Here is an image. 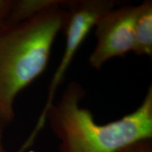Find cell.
<instances>
[{
    "label": "cell",
    "instance_id": "obj_1",
    "mask_svg": "<svg viewBox=\"0 0 152 152\" xmlns=\"http://www.w3.org/2000/svg\"><path fill=\"white\" fill-rule=\"evenodd\" d=\"M86 95L77 81L67 85L61 99L45 114L53 134L59 142L58 152H117L134 142L152 139V87L133 112L101 125L90 109L80 103Z\"/></svg>",
    "mask_w": 152,
    "mask_h": 152
},
{
    "label": "cell",
    "instance_id": "obj_2",
    "mask_svg": "<svg viewBox=\"0 0 152 152\" xmlns=\"http://www.w3.org/2000/svg\"><path fill=\"white\" fill-rule=\"evenodd\" d=\"M62 2L58 0L31 18L0 28V124L5 128L14 121L17 95L46 69L64 27Z\"/></svg>",
    "mask_w": 152,
    "mask_h": 152
},
{
    "label": "cell",
    "instance_id": "obj_3",
    "mask_svg": "<svg viewBox=\"0 0 152 152\" xmlns=\"http://www.w3.org/2000/svg\"><path fill=\"white\" fill-rule=\"evenodd\" d=\"M117 2L114 0H69L63 1L66 16L63 30L66 37V45L61 60L49 85L48 96L42 116L54 103L56 91L61 83L74 56L82 43L95 26L97 20L106 12L115 8Z\"/></svg>",
    "mask_w": 152,
    "mask_h": 152
},
{
    "label": "cell",
    "instance_id": "obj_4",
    "mask_svg": "<svg viewBox=\"0 0 152 152\" xmlns=\"http://www.w3.org/2000/svg\"><path fill=\"white\" fill-rule=\"evenodd\" d=\"M137 12V6L115 7L99 19L95 25L96 44L88 59L91 67L100 70L109 60L132 52Z\"/></svg>",
    "mask_w": 152,
    "mask_h": 152
},
{
    "label": "cell",
    "instance_id": "obj_5",
    "mask_svg": "<svg viewBox=\"0 0 152 152\" xmlns=\"http://www.w3.org/2000/svg\"><path fill=\"white\" fill-rule=\"evenodd\" d=\"M132 52L139 56H152L151 0H145L137 6Z\"/></svg>",
    "mask_w": 152,
    "mask_h": 152
},
{
    "label": "cell",
    "instance_id": "obj_6",
    "mask_svg": "<svg viewBox=\"0 0 152 152\" xmlns=\"http://www.w3.org/2000/svg\"><path fill=\"white\" fill-rule=\"evenodd\" d=\"M58 0H13L4 26H11L31 18L56 4Z\"/></svg>",
    "mask_w": 152,
    "mask_h": 152
},
{
    "label": "cell",
    "instance_id": "obj_7",
    "mask_svg": "<svg viewBox=\"0 0 152 152\" xmlns=\"http://www.w3.org/2000/svg\"><path fill=\"white\" fill-rule=\"evenodd\" d=\"M117 152H152V139L136 142Z\"/></svg>",
    "mask_w": 152,
    "mask_h": 152
},
{
    "label": "cell",
    "instance_id": "obj_8",
    "mask_svg": "<svg viewBox=\"0 0 152 152\" xmlns=\"http://www.w3.org/2000/svg\"><path fill=\"white\" fill-rule=\"evenodd\" d=\"M13 0H0V28L2 27L11 9Z\"/></svg>",
    "mask_w": 152,
    "mask_h": 152
},
{
    "label": "cell",
    "instance_id": "obj_9",
    "mask_svg": "<svg viewBox=\"0 0 152 152\" xmlns=\"http://www.w3.org/2000/svg\"><path fill=\"white\" fill-rule=\"evenodd\" d=\"M5 129L2 125L0 124V152H7L3 142V136Z\"/></svg>",
    "mask_w": 152,
    "mask_h": 152
}]
</instances>
